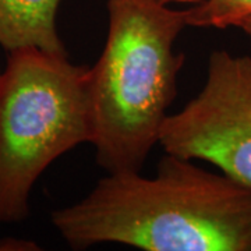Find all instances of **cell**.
Wrapping results in <instances>:
<instances>
[{
    "instance_id": "2",
    "label": "cell",
    "mask_w": 251,
    "mask_h": 251,
    "mask_svg": "<svg viewBox=\"0 0 251 251\" xmlns=\"http://www.w3.org/2000/svg\"><path fill=\"white\" fill-rule=\"evenodd\" d=\"M108 11L105 48L90 67L91 144L109 173L140 172L176 97L184 56L173 44L187 13L155 0H108Z\"/></svg>"
},
{
    "instance_id": "10",
    "label": "cell",
    "mask_w": 251,
    "mask_h": 251,
    "mask_svg": "<svg viewBox=\"0 0 251 251\" xmlns=\"http://www.w3.org/2000/svg\"><path fill=\"white\" fill-rule=\"evenodd\" d=\"M0 74H1V72H0Z\"/></svg>"
},
{
    "instance_id": "4",
    "label": "cell",
    "mask_w": 251,
    "mask_h": 251,
    "mask_svg": "<svg viewBox=\"0 0 251 251\" xmlns=\"http://www.w3.org/2000/svg\"><path fill=\"white\" fill-rule=\"evenodd\" d=\"M166 153L205 161L251 188V56H209L201 92L162 126Z\"/></svg>"
},
{
    "instance_id": "7",
    "label": "cell",
    "mask_w": 251,
    "mask_h": 251,
    "mask_svg": "<svg viewBox=\"0 0 251 251\" xmlns=\"http://www.w3.org/2000/svg\"><path fill=\"white\" fill-rule=\"evenodd\" d=\"M35 244L24 240L4 239L0 240V250H39V247H34Z\"/></svg>"
},
{
    "instance_id": "5",
    "label": "cell",
    "mask_w": 251,
    "mask_h": 251,
    "mask_svg": "<svg viewBox=\"0 0 251 251\" xmlns=\"http://www.w3.org/2000/svg\"><path fill=\"white\" fill-rule=\"evenodd\" d=\"M62 0H0V46L11 52L38 48L67 54L56 28V14Z\"/></svg>"
},
{
    "instance_id": "9",
    "label": "cell",
    "mask_w": 251,
    "mask_h": 251,
    "mask_svg": "<svg viewBox=\"0 0 251 251\" xmlns=\"http://www.w3.org/2000/svg\"><path fill=\"white\" fill-rule=\"evenodd\" d=\"M155 1H158V3H161V4H166V6H169L172 3H181V4H184V3H191V4L194 6V4L201 3L202 0H155Z\"/></svg>"
},
{
    "instance_id": "3",
    "label": "cell",
    "mask_w": 251,
    "mask_h": 251,
    "mask_svg": "<svg viewBox=\"0 0 251 251\" xmlns=\"http://www.w3.org/2000/svg\"><path fill=\"white\" fill-rule=\"evenodd\" d=\"M7 53L0 74V224H18L46 168L92 140L90 69L32 46Z\"/></svg>"
},
{
    "instance_id": "6",
    "label": "cell",
    "mask_w": 251,
    "mask_h": 251,
    "mask_svg": "<svg viewBox=\"0 0 251 251\" xmlns=\"http://www.w3.org/2000/svg\"><path fill=\"white\" fill-rule=\"evenodd\" d=\"M186 13L188 27H237L251 17V0H202Z\"/></svg>"
},
{
    "instance_id": "8",
    "label": "cell",
    "mask_w": 251,
    "mask_h": 251,
    "mask_svg": "<svg viewBox=\"0 0 251 251\" xmlns=\"http://www.w3.org/2000/svg\"><path fill=\"white\" fill-rule=\"evenodd\" d=\"M237 28H240L243 32L246 34V36L249 38V41H250V44H251V17L247 18V20H244V21H242V23L237 25Z\"/></svg>"
},
{
    "instance_id": "1",
    "label": "cell",
    "mask_w": 251,
    "mask_h": 251,
    "mask_svg": "<svg viewBox=\"0 0 251 251\" xmlns=\"http://www.w3.org/2000/svg\"><path fill=\"white\" fill-rule=\"evenodd\" d=\"M74 250L119 243L147 251H251V188L166 153L153 177L109 173L52 214Z\"/></svg>"
}]
</instances>
